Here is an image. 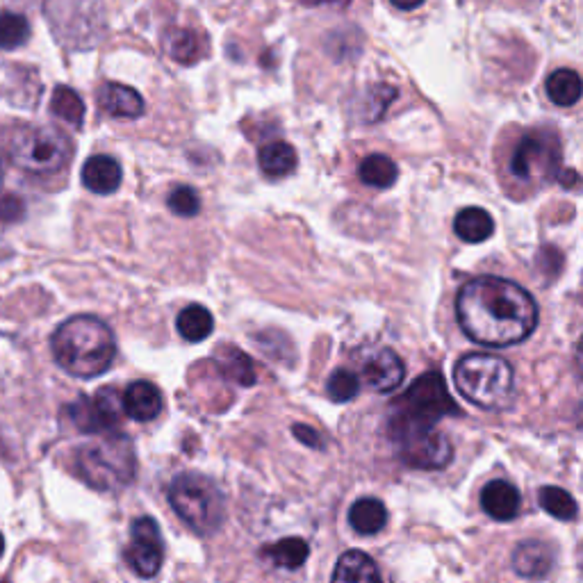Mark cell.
<instances>
[{
    "instance_id": "1",
    "label": "cell",
    "mask_w": 583,
    "mask_h": 583,
    "mask_svg": "<svg viewBox=\"0 0 583 583\" xmlns=\"http://www.w3.org/2000/svg\"><path fill=\"white\" fill-rule=\"evenodd\" d=\"M456 317L463 333L483 347H513L538 326L536 299L508 278L479 276L456 297Z\"/></svg>"
},
{
    "instance_id": "2",
    "label": "cell",
    "mask_w": 583,
    "mask_h": 583,
    "mask_svg": "<svg viewBox=\"0 0 583 583\" xmlns=\"http://www.w3.org/2000/svg\"><path fill=\"white\" fill-rule=\"evenodd\" d=\"M51 347L57 365L76 379H96L108 372L117 358L112 328L94 315H76L57 326Z\"/></svg>"
},
{
    "instance_id": "3",
    "label": "cell",
    "mask_w": 583,
    "mask_h": 583,
    "mask_svg": "<svg viewBox=\"0 0 583 583\" xmlns=\"http://www.w3.org/2000/svg\"><path fill=\"white\" fill-rule=\"evenodd\" d=\"M73 467L89 488L98 492H121L137 472L133 440L123 433H108L87 440L76 449Z\"/></svg>"
},
{
    "instance_id": "4",
    "label": "cell",
    "mask_w": 583,
    "mask_h": 583,
    "mask_svg": "<svg viewBox=\"0 0 583 583\" xmlns=\"http://www.w3.org/2000/svg\"><path fill=\"white\" fill-rule=\"evenodd\" d=\"M456 390L483 410H504L511 406L515 372L511 363L492 353H467L454 369Z\"/></svg>"
},
{
    "instance_id": "5",
    "label": "cell",
    "mask_w": 583,
    "mask_h": 583,
    "mask_svg": "<svg viewBox=\"0 0 583 583\" xmlns=\"http://www.w3.org/2000/svg\"><path fill=\"white\" fill-rule=\"evenodd\" d=\"M169 504L180 520L199 536H212L224 524V492L203 474H178L169 486Z\"/></svg>"
},
{
    "instance_id": "6",
    "label": "cell",
    "mask_w": 583,
    "mask_h": 583,
    "mask_svg": "<svg viewBox=\"0 0 583 583\" xmlns=\"http://www.w3.org/2000/svg\"><path fill=\"white\" fill-rule=\"evenodd\" d=\"M10 158L30 174H57L73 158L71 139L53 126H28L16 130L10 142Z\"/></svg>"
},
{
    "instance_id": "7",
    "label": "cell",
    "mask_w": 583,
    "mask_h": 583,
    "mask_svg": "<svg viewBox=\"0 0 583 583\" xmlns=\"http://www.w3.org/2000/svg\"><path fill=\"white\" fill-rule=\"evenodd\" d=\"M458 413L461 410H458L456 401L451 399L442 374L426 372L420 379H415V383L399 399H394L390 420L435 426L442 417Z\"/></svg>"
},
{
    "instance_id": "8",
    "label": "cell",
    "mask_w": 583,
    "mask_h": 583,
    "mask_svg": "<svg viewBox=\"0 0 583 583\" xmlns=\"http://www.w3.org/2000/svg\"><path fill=\"white\" fill-rule=\"evenodd\" d=\"M390 438L401 461L417 470H442L454 458V447L435 426L390 420Z\"/></svg>"
},
{
    "instance_id": "9",
    "label": "cell",
    "mask_w": 583,
    "mask_h": 583,
    "mask_svg": "<svg viewBox=\"0 0 583 583\" xmlns=\"http://www.w3.org/2000/svg\"><path fill=\"white\" fill-rule=\"evenodd\" d=\"M561 139L552 130H533L524 135L511 158V174L520 183L549 180L561 169Z\"/></svg>"
},
{
    "instance_id": "10",
    "label": "cell",
    "mask_w": 583,
    "mask_h": 583,
    "mask_svg": "<svg viewBox=\"0 0 583 583\" xmlns=\"http://www.w3.org/2000/svg\"><path fill=\"white\" fill-rule=\"evenodd\" d=\"M69 415L82 433L96 435L117 429L126 410H123L119 390L101 388L94 397H80L78 401H73L69 406Z\"/></svg>"
},
{
    "instance_id": "11",
    "label": "cell",
    "mask_w": 583,
    "mask_h": 583,
    "mask_svg": "<svg viewBox=\"0 0 583 583\" xmlns=\"http://www.w3.org/2000/svg\"><path fill=\"white\" fill-rule=\"evenodd\" d=\"M126 563L137 577L151 579L162 568L164 540L158 522L153 517H137L130 529V545L126 549Z\"/></svg>"
},
{
    "instance_id": "12",
    "label": "cell",
    "mask_w": 583,
    "mask_h": 583,
    "mask_svg": "<svg viewBox=\"0 0 583 583\" xmlns=\"http://www.w3.org/2000/svg\"><path fill=\"white\" fill-rule=\"evenodd\" d=\"M360 374L365 383L376 392H392L404 381L406 367L397 353L388 347L369 349L360 358Z\"/></svg>"
},
{
    "instance_id": "13",
    "label": "cell",
    "mask_w": 583,
    "mask_h": 583,
    "mask_svg": "<svg viewBox=\"0 0 583 583\" xmlns=\"http://www.w3.org/2000/svg\"><path fill=\"white\" fill-rule=\"evenodd\" d=\"M123 410L130 420L135 422H151L162 413L164 399L158 385L149 381H135L130 383L126 392H123Z\"/></svg>"
},
{
    "instance_id": "14",
    "label": "cell",
    "mask_w": 583,
    "mask_h": 583,
    "mask_svg": "<svg viewBox=\"0 0 583 583\" xmlns=\"http://www.w3.org/2000/svg\"><path fill=\"white\" fill-rule=\"evenodd\" d=\"M554 549L543 540H527L513 552V570L524 579H543L554 568Z\"/></svg>"
},
{
    "instance_id": "15",
    "label": "cell",
    "mask_w": 583,
    "mask_h": 583,
    "mask_svg": "<svg viewBox=\"0 0 583 583\" xmlns=\"http://www.w3.org/2000/svg\"><path fill=\"white\" fill-rule=\"evenodd\" d=\"M481 506H483V511L492 517V520L508 522L520 513L522 497H520V492H517V488L511 486V483L504 479H495L483 488Z\"/></svg>"
},
{
    "instance_id": "16",
    "label": "cell",
    "mask_w": 583,
    "mask_h": 583,
    "mask_svg": "<svg viewBox=\"0 0 583 583\" xmlns=\"http://www.w3.org/2000/svg\"><path fill=\"white\" fill-rule=\"evenodd\" d=\"M98 105L119 119H137L144 114V98L133 87L119 85V82H105L98 92Z\"/></svg>"
},
{
    "instance_id": "17",
    "label": "cell",
    "mask_w": 583,
    "mask_h": 583,
    "mask_svg": "<svg viewBox=\"0 0 583 583\" xmlns=\"http://www.w3.org/2000/svg\"><path fill=\"white\" fill-rule=\"evenodd\" d=\"M82 183L94 194H112L119 190L123 171L121 164L112 155H94L82 167Z\"/></svg>"
},
{
    "instance_id": "18",
    "label": "cell",
    "mask_w": 583,
    "mask_h": 583,
    "mask_svg": "<svg viewBox=\"0 0 583 583\" xmlns=\"http://www.w3.org/2000/svg\"><path fill=\"white\" fill-rule=\"evenodd\" d=\"M388 524V508L383 502L374 497L358 499L349 511V527L358 533V536H376Z\"/></svg>"
},
{
    "instance_id": "19",
    "label": "cell",
    "mask_w": 583,
    "mask_h": 583,
    "mask_svg": "<svg viewBox=\"0 0 583 583\" xmlns=\"http://www.w3.org/2000/svg\"><path fill=\"white\" fill-rule=\"evenodd\" d=\"M217 365L219 372L226 376L228 381H233L237 385H244V388H251L253 383L258 381L256 367H253V360L246 356L242 349L233 347V344H224L217 353Z\"/></svg>"
},
{
    "instance_id": "20",
    "label": "cell",
    "mask_w": 583,
    "mask_h": 583,
    "mask_svg": "<svg viewBox=\"0 0 583 583\" xmlns=\"http://www.w3.org/2000/svg\"><path fill=\"white\" fill-rule=\"evenodd\" d=\"M454 233L467 244H481L495 233V219L483 208H465L454 219Z\"/></svg>"
},
{
    "instance_id": "21",
    "label": "cell",
    "mask_w": 583,
    "mask_h": 583,
    "mask_svg": "<svg viewBox=\"0 0 583 583\" xmlns=\"http://www.w3.org/2000/svg\"><path fill=\"white\" fill-rule=\"evenodd\" d=\"M381 572L376 568L374 558L367 556L365 552L351 549V552L342 554L338 565H335L333 581H356V583H369V581H381Z\"/></svg>"
},
{
    "instance_id": "22",
    "label": "cell",
    "mask_w": 583,
    "mask_h": 583,
    "mask_svg": "<svg viewBox=\"0 0 583 583\" xmlns=\"http://www.w3.org/2000/svg\"><path fill=\"white\" fill-rule=\"evenodd\" d=\"M308 554L310 547L303 538H285L262 549V558L281 570H299L308 561Z\"/></svg>"
},
{
    "instance_id": "23",
    "label": "cell",
    "mask_w": 583,
    "mask_h": 583,
    "mask_svg": "<svg viewBox=\"0 0 583 583\" xmlns=\"http://www.w3.org/2000/svg\"><path fill=\"white\" fill-rule=\"evenodd\" d=\"M176 328L180 333V338L187 342H203L208 340L212 331H215V317L210 315L208 308L203 306H187L185 310H180V315L176 319Z\"/></svg>"
},
{
    "instance_id": "24",
    "label": "cell",
    "mask_w": 583,
    "mask_h": 583,
    "mask_svg": "<svg viewBox=\"0 0 583 583\" xmlns=\"http://www.w3.org/2000/svg\"><path fill=\"white\" fill-rule=\"evenodd\" d=\"M260 169L269 178H285L297 169V151L287 142H272L262 146L258 155Z\"/></svg>"
},
{
    "instance_id": "25",
    "label": "cell",
    "mask_w": 583,
    "mask_h": 583,
    "mask_svg": "<svg viewBox=\"0 0 583 583\" xmlns=\"http://www.w3.org/2000/svg\"><path fill=\"white\" fill-rule=\"evenodd\" d=\"M358 176L367 187H376V190H388L399 178V167L392 158L381 153H372L360 162Z\"/></svg>"
},
{
    "instance_id": "26",
    "label": "cell",
    "mask_w": 583,
    "mask_h": 583,
    "mask_svg": "<svg viewBox=\"0 0 583 583\" xmlns=\"http://www.w3.org/2000/svg\"><path fill=\"white\" fill-rule=\"evenodd\" d=\"M547 96L558 108H572L581 98V78L572 69H558L547 78Z\"/></svg>"
},
{
    "instance_id": "27",
    "label": "cell",
    "mask_w": 583,
    "mask_h": 583,
    "mask_svg": "<svg viewBox=\"0 0 583 583\" xmlns=\"http://www.w3.org/2000/svg\"><path fill=\"white\" fill-rule=\"evenodd\" d=\"M51 112L57 119L71 123V126L80 128L82 121H85V103L82 98L73 92L71 87H55L53 98H51Z\"/></svg>"
},
{
    "instance_id": "28",
    "label": "cell",
    "mask_w": 583,
    "mask_h": 583,
    "mask_svg": "<svg viewBox=\"0 0 583 583\" xmlns=\"http://www.w3.org/2000/svg\"><path fill=\"white\" fill-rule=\"evenodd\" d=\"M538 504L543 511H547L556 520H563V522H570L577 517L579 513V506L574 502V497L570 492H565L563 488H556V486H547L538 492Z\"/></svg>"
},
{
    "instance_id": "29",
    "label": "cell",
    "mask_w": 583,
    "mask_h": 583,
    "mask_svg": "<svg viewBox=\"0 0 583 583\" xmlns=\"http://www.w3.org/2000/svg\"><path fill=\"white\" fill-rule=\"evenodd\" d=\"M30 37V26L26 16L3 12L0 14V48L3 51H14V48L23 46Z\"/></svg>"
},
{
    "instance_id": "30",
    "label": "cell",
    "mask_w": 583,
    "mask_h": 583,
    "mask_svg": "<svg viewBox=\"0 0 583 583\" xmlns=\"http://www.w3.org/2000/svg\"><path fill=\"white\" fill-rule=\"evenodd\" d=\"M326 392L333 401L344 404V401H351V399L358 397L360 379L351 372V369H335V372L328 376Z\"/></svg>"
},
{
    "instance_id": "31",
    "label": "cell",
    "mask_w": 583,
    "mask_h": 583,
    "mask_svg": "<svg viewBox=\"0 0 583 583\" xmlns=\"http://www.w3.org/2000/svg\"><path fill=\"white\" fill-rule=\"evenodd\" d=\"M169 55L180 64H192L199 57V41L190 30H176L169 37Z\"/></svg>"
},
{
    "instance_id": "32",
    "label": "cell",
    "mask_w": 583,
    "mask_h": 583,
    "mask_svg": "<svg viewBox=\"0 0 583 583\" xmlns=\"http://www.w3.org/2000/svg\"><path fill=\"white\" fill-rule=\"evenodd\" d=\"M169 210L174 212L178 217H196L201 210V199L192 187L180 185L174 192L169 194Z\"/></svg>"
},
{
    "instance_id": "33",
    "label": "cell",
    "mask_w": 583,
    "mask_h": 583,
    "mask_svg": "<svg viewBox=\"0 0 583 583\" xmlns=\"http://www.w3.org/2000/svg\"><path fill=\"white\" fill-rule=\"evenodd\" d=\"M23 215H26V205H23L19 196H5V199H0V219L19 221Z\"/></svg>"
},
{
    "instance_id": "34",
    "label": "cell",
    "mask_w": 583,
    "mask_h": 583,
    "mask_svg": "<svg viewBox=\"0 0 583 583\" xmlns=\"http://www.w3.org/2000/svg\"><path fill=\"white\" fill-rule=\"evenodd\" d=\"M294 433H297V438L303 442V445H308V447H315V449H322V440H319V433L317 431H312L308 429V426H303V424H294Z\"/></svg>"
},
{
    "instance_id": "35",
    "label": "cell",
    "mask_w": 583,
    "mask_h": 583,
    "mask_svg": "<svg viewBox=\"0 0 583 583\" xmlns=\"http://www.w3.org/2000/svg\"><path fill=\"white\" fill-rule=\"evenodd\" d=\"M301 5H310V7H317V5H335V7H347L351 0H299Z\"/></svg>"
},
{
    "instance_id": "36",
    "label": "cell",
    "mask_w": 583,
    "mask_h": 583,
    "mask_svg": "<svg viewBox=\"0 0 583 583\" xmlns=\"http://www.w3.org/2000/svg\"><path fill=\"white\" fill-rule=\"evenodd\" d=\"M390 3L394 5V7H399V10H417V7H420L424 0H390Z\"/></svg>"
},
{
    "instance_id": "37",
    "label": "cell",
    "mask_w": 583,
    "mask_h": 583,
    "mask_svg": "<svg viewBox=\"0 0 583 583\" xmlns=\"http://www.w3.org/2000/svg\"><path fill=\"white\" fill-rule=\"evenodd\" d=\"M5 552V538H3V533H0V556H3Z\"/></svg>"
}]
</instances>
